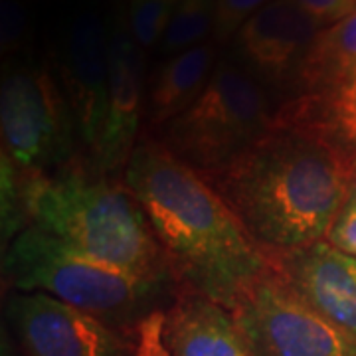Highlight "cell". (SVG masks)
Instances as JSON below:
<instances>
[{
    "label": "cell",
    "instance_id": "cell-11",
    "mask_svg": "<svg viewBox=\"0 0 356 356\" xmlns=\"http://www.w3.org/2000/svg\"><path fill=\"white\" fill-rule=\"evenodd\" d=\"M64 81L81 139L95 153L109 91V28L95 13L77 14L64 40Z\"/></svg>",
    "mask_w": 356,
    "mask_h": 356
},
{
    "label": "cell",
    "instance_id": "cell-16",
    "mask_svg": "<svg viewBox=\"0 0 356 356\" xmlns=\"http://www.w3.org/2000/svg\"><path fill=\"white\" fill-rule=\"evenodd\" d=\"M214 6L216 0H180L161 42V50L175 56L208 42V34L214 32Z\"/></svg>",
    "mask_w": 356,
    "mask_h": 356
},
{
    "label": "cell",
    "instance_id": "cell-19",
    "mask_svg": "<svg viewBox=\"0 0 356 356\" xmlns=\"http://www.w3.org/2000/svg\"><path fill=\"white\" fill-rule=\"evenodd\" d=\"M271 0H216L214 6V38L224 42L238 34L243 24Z\"/></svg>",
    "mask_w": 356,
    "mask_h": 356
},
{
    "label": "cell",
    "instance_id": "cell-10",
    "mask_svg": "<svg viewBox=\"0 0 356 356\" xmlns=\"http://www.w3.org/2000/svg\"><path fill=\"white\" fill-rule=\"evenodd\" d=\"M293 291L356 343V259L329 242L269 252Z\"/></svg>",
    "mask_w": 356,
    "mask_h": 356
},
{
    "label": "cell",
    "instance_id": "cell-1",
    "mask_svg": "<svg viewBox=\"0 0 356 356\" xmlns=\"http://www.w3.org/2000/svg\"><path fill=\"white\" fill-rule=\"evenodd\" d=\"M350 147L321 99L301 95L245 153L204 178L266 250L289 252L325 242L353 198Z\"/></svg>",
    "mask_w": 356,
    "mask_h": 356
},
{
    "label": "cell",
    "instance_id": "cell-7",
    "mask_svg": "<svg viewBox=\"0 0 356 356\" xmlns=\"http://www.w3.org/2000/svg\"><path fill=\"white\" fill-rule=\"evenodd\" d=\"M8 318L24 356H135V337L46 293H16Z\"/></svg>",
    "mask_w": 356,
    "mask_h": 356
},
{
    "label": "cell",
    "instance_id": "cell-8",
    "mask_svg": "<svg viewBox=\"0 0 356 356\" xmlns=\"http://www.w3.org/2000/svg\"><path fill=\"white\" fill-rule=\"evenodd\" d=\"M4 153L18 170H40L65 151L67 129L48 77L14 74L0 93Z\"/></svg>",
    "mask_w": 356,
    "mask_h": 356
},
{
    "label": "cell",
    "instance_id": "cell-17",
    "mask_svg": "<svg viewBox=\"0 0 356 356\" xmlns=\"http://www.w3.org/2000/svg\"><path fill=\"white\" fill-rule=\"evenodd\" d=\"M180 0H129L127 24L143 50H151L165 38L168 22Z\"/></svg>",
    "mask_w": 356,
    "mask_h": 356
},
{
    "label": "cell",
    "instance_id": "cell-5",
    "mask_svg": "<svg viewBox=\"0 0 356 356\" xmlns=\"http://www.w3.org/2000/svg\"><path fill=\"white\" fill-rule=\"evenodd\" d=\"M273 119L257 79L222 62L191 107L166 125L165 147L198 175H212L261 139Z\"/></svg>",
    "mask_w": 356,
    "mask_h": 356
},
{
    "label": "cell",
    "instance_id": "cell-6",
    "mask_svg": "<svg viewBox=\"0 0 356 356\" xmlns=\"http://www.w3.org/2000/svg\"><path fill=\"white\" fill-rule=\"evenodd\" d=\"M254 356H356V343L273 269L245 285L229 307Z\"/></svg>",
    "mask_w": 356,
    "mask_h": 356
},
{
    "label": "cell",
    "instance_id": "cell-15",
    "mask_svg": "<svg viewBox=\"0 0 356 356\" xmlns=\"http://www.w3.org/2000/svg\"><path fill=\"white\" fill-rule=\"evenodd\" d=\"M356 70V13L321 28L295 70L303 95L329 97Z\"/></svg>",
    "mask_w": 356,
    "mask_h": 356
},
{
    "label": "cell",
    "instance_id": "cell-14",
    "mask_svg": "<svg viewBox=\"0 0 356 356\" xmlns=\"http://www.w3.org/2000/svg\"><path fill=\"white\" fill-rule=\"evenodd\" d=\"M214 46L204 42L170 56L156 70L147 93V117L153 125H168L200 95L214 72Z\"/></svg>",
    "mask_w": 356,
    "mask_h": 356
},
{
    "label": "cell",
    "instance_id": "cell-12",
    "mask_svg": "<svg viewBox=\"0 0 356 356\" xmlns=\"http://www.w3.org/2000/svg\"><path fill=\"white\" fill-rule=\"evenodd\" d=\"M318 24L291 0H271L238 32V46L245 62L269 79L295 72Z\"/></svg>",
    "mask_w": 356,
    "mask_h": 356
},
{
    "label": "cell",
    "instance_id": "cell-23",
    "mask_svg": "<svg viewBox=\"0 0 356 356\" xmlns=\"http://www.w3.org/2000/svg\"><path fill=\"white\" fill-rule=\"evenodd\" d=\"M163 323H165V311H156L140 323L135 334V343H137L135 356H168L163 343Z\"/></svg>",
    "mask_w": 356,
    "mask_h": 356
},
{
    "label": "cell",
    "instance_id": "cell-13",
    "mask_svg": "<svg viewBox=\"0 0 356 356\" xmlns=\"http://www.w3.org/2000/svg\"><path fill=\"white\" fill-rule=\"evenodd\" d=\"M163 343L168 356H254L228 307L191 289L165 309Z\"/></svg>",
    "mask_w": 356,
    "mask_h": 356
},
{
    "label": "cell",
    "instance_id": "cell-2",
    "mask_svg": "<svg viewBox=\"0 0 356 356\" xmlns=\"http://www.w3.org/2000/svg\"><path fill=\"white\" fill-rule=\"evenodd\" d=\"M123 180L165 252L170 275L184 289L229 309L245 285L271 269L269 250L248 232L212 184L165 143H139Z\"/></svg>",
    "mask_w": 356,
    "mask_h": 356
},
{
    "label": "cell",
    "instance_id": "cell-22",
    "mask_svg": "<svg viewBox=\"0 0 356 356\" xmlns=\"http://www.w3.org/2000/svg\"><path fill=\"white\" fill-rule=\"evenodd\" d=\"M26 36V10L20 0H2V50H16Z\"/></svg>",
    "mask_w": 356,
    "mask_h": 356
},
{
    "label": "cell",
    "instance_id": "cell-9",
    "mask_svg": "<svg viewBox=\"0 0 356 356\" xmlns=\"http://www.w3.org/2000/svg\"><path fill=\"white\" fill-rule=\"evenodd\" d=\"M147 111L145 50L133 38L127 16L113 18L109 28V91L99 145L93 153L99 168L127 166L137 147L140 117Z\"/></svg>",
    "mask_w": 356,
    "mask_h": 356
},
{
    "label": "cell",
    "instance_id": "cell-18",
    "mask_svg": "<svg viewBox=\"0 0 356 356\" xmlns=\"http://www.w3.org/2000/svg\"><path fill=\"white\" fill-rule=\"evenodd\" d=\"M339 133L350 145H356V70L329 97H318Z\"/></svg>",
    "mask_w": 356,
    "mask_h": 356
},
{
    "label": "cell",
    "instance_id": "cell-3",
    "mask_svg": "<svg viewBox=\"0 0 356 356\" xmlns=\"http://www.w3.org/2000/svg\"><path fill=\"white\" fill-rule=\"evenodd\" d=\"M24 214L77 252L166 283L170 269L153 228L127 186L70 166L22 180Z\"/></svg>",
    "mask_w": 356,
    "mask_h": 356
},
{
    "label": "cell",
    "instance_id": "cell-21",
    "mask_svg": "<svg viewBox=\"0 0 356 356\" xmlns=\"http://www.w3.org/2000/svg\"><path fill=\"white\" fill-rule=\"evenodd\" d=\"M327 242L356 259V192L332 224Z\"/></svg>",
    "mask_w": 356,
    "mask_h": 356
},
{
    "label": "cell",
    "instance_id": "cell-4",
    "mask_svg": "<svg viewBox=\"0 0 356 356\" xmlns=\"http://www.w3.org/2000/svg\"><path fill=\"white\" fill-rule=\"evenodd\" d=\"M4 273L20 293H46L135 337L156 311L165 283L77 252L36 226L22 228L8 245Z\"/></svg>",
    "mask_w": 356,
    "mask_h": 356
},
{
    "label": "cell",
    "instance_id": "cell-20",
    "mask_svg": "<svg viewBox=\"0 0 356 356\" xmlns=\"http://www.w3.org/2000/svg\"><path fill=\"white\" fill-rule=\"evenodd\" d=\"M303 13L313 18L318 28L337 24L356 13V0H291Z\"/></svg>",
    "mask_w": 356,
    "mask_h": 356
}]
</instances>
